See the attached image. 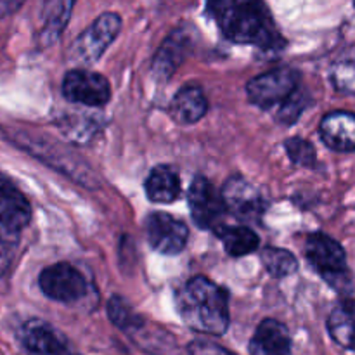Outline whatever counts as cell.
<instances>
[{
    "mask_svg": "<svg viewBox=\"0 0 355 355\" xmlns=\"http://www.w3.org/2000/svg\"><path fill=\"white\" fill-rule=\"evenodd\" d=\"M177 307L191 329L220 336L229 328V295L203 276L187 281L177 293Z\"/></svg>",
    "mask_w": 355,
    "mask_h": 355,
    "instance_id": "1",
    "label": "cell"
},
{
    "mask_svg": "<svg viewBox=\"0 0 355 355\" xmlns=\"http://www.w3.org/2000/svg\"><path fill=\"white\" fill-rule=\"evenodd\" d=\"M225 37L234 44L274 49L281 37L262 0H234L218 19Z\"/></svg>",
    "mask_w": 355,
    "mask_h": 355,
    "instance_id": "2",
    "label": "cell"
},
{
    "mask_svg": "<svg viewBox=\"0 0 355 355\" xmlns=\"http://www.w3.org/2000/svg\"><path fill=\"white\" fill-rule=\"evenodd\" d=\"M31 207L24 194L0 175V277L12 267L21 232L30 224Z\"/></svg>",
    "mask_w": 355,
    "mask_h": 355,
    "instance_id": "3",
    "label": "cell"
},
{
    "mask_svg": "<svg viewBox=\"0 0 355 355\" xmlns=\"http://www.w3.org/2000/svg\"><path fill=\"white\" fill-rule=\"evenodd\" d=\"M298 80H300V75L293 68L270 69L250 80L246 85V94L255 106L270 110L276 104L286 103L297 92Z\"/></svg>",
    "mask_w": 355,
    "mask_h": 355,
    "instance_id": "4",
    "label": "cell"
},
{
    "mask_svg": "<svg viewBox=\"0 0 355 355\" xmlns=\"http://www.w3.org/2000/svg\"><path fill=\"white\" fill-rule=\"evenodd\" d=\"M121 30V19L114 12H104L80 35L73 44V58L75 61L90 64L96 62L106 52L118 37Z\"/></svg>",
    "mask_w": 355,
    "mask_h": 355,
    "instance_id": "5",
    "label": "cell"
},
{
    "mask_svg": "<svg viewBox=\"0 0 355 355\" xmlns=\"http://www.w3.org/2000/svg\"><path fill=\"white\" fill-rule=\"evenodd\" d=\"M40 290L47 298L61 304H73L85 297L87 281L76 267L59 262L45 267L38 277Z\"/></svg>",
    "mask_w": 355,
    "mask_h": 355,
    "instance_id": "6",
    "label": "cell"
},
{
    "mask_svg": "<svg viewBox=\"0 0 355 355\" xmlns=\"http://www.w3.org/2000/svg\"><path fill=\"white\" fill-rule=\"evenodd\" d=\"M62 94L69 103L99 107L110 101L111 87L103 75L89 69H71L62 80Z\"/></svg>",
    "mask_w": 355,
    "mask_h": 355,
    "instance_id": "7",
    "label": "cell"
},
{
    "mask_svg": "<svg viewBox=\"0 0 355 355\" xmlns=\"http://www.w3.org/2000/svg\"><path fill=\"white\" fill-rule=\"evenodd\" d=\"M189 210L193 220L201 229H217L220 227V218L227 211L220 191L214 187L210 180L205 177H196L189 187L187 194Z\"/></svg>",
    "mask_w": 355,
    "mask_h": 355,
    "instance_id": "8",
    "label": "cell"
},
{
    "mask_svg": "<svg viewBox=\"0 0 355 355\" xmlns=\"http://www.w3.org/2000/svg\"><path fill=\"white\" fill-rule=\"evenodd\" d=\"M146 236L155 252L162 255H177L186 246L189 229L182 220H177L165 211H155L146 222Z\"/></svg>",
    "mask_w": 355,
    "mask_h": 355,
    "instance_id": "9",
    "label": "cell"
},
{
    "mask_svg": "<svg viewBox=\"0 0 355 355\" xmlns=\"http://www.w3.org/2000/svg\"><path fill=\"white\" fill-rule=\"evenodd\" d=\"M305 255L311 266L331 283L347 270V257L338 241L322 232L311 234L305 241Z\"/></svg>",
    "mask_w": 355,
    "mask_h": 355,
    "instance_id": "10",
    "label": "cell"
},
{
    "mask_svg": "<svg viewBox=\"0 0 355 355\" xmlns=\"http://www.w3.org/2000/svg\"><path fill=\"white\" fill-rule=\"evenodd\" d=\"M222 198L227 211L239 220H255L263 211V200L259 191L243 177H231L222 187Z\"/></svg>",
    "mask_w": 355,
    "mask_h": 355,
    "instance_id": "11",
    "label": "cell"
},
{
    "mask_svg": "<svg viewBox=\"0 0 355 355\" xmlns=\"http://www.w3.org/2000/svg\"><path fill=\"white\" fill-rule=\"evenodd\" d=\"M23 345L28 355H76L61 333L40 319L23 326Z\"/></svg>",
    "mask_w": 355,
    "mask_h": 355,
    "instance_id": "12",
    "label": "cell"
},
{
    "mask_svg": "<svg viewBox=\"0 0 355 355\" xmlns=\"http://www.w3.org/2000/svg\"><path fill=\"white\" fill-rule=\"evenodd\" d=\"M191 38L184 30H175L166 37L153 59V75L158 80H166L182 64L189 51Z\"/></svg>",
    "mask_w": 355,
    "mask_h": 355,
    "instance_id": "13",
    "label": "cell"
},
{
    "mask_svg": "<svg viewBox=\"0 0 355 355\" xmlns=\"http://www.w3.org/2000/svg\"><path fill=\"white\" fill-rule=\"evenodd\" d=\"M321 139L335 151H355V114L333 111L321 121Z\"/></svg>",
    "mask_w": 355,
    "mask_h": 355,
    "instance_id": "14",
    "label": "cell"
},
{
    "mask_svg": "<svg viewBox=\"0 0 355 355\" xmlns=\"http://www.w3.org/2000/svg\"><path fill=\"white\" fill-rule=\"evenodd\" d=\"M252 355H291V336L286 326L274 319L260 322L250 342Z\"/></svg>",
    "mask_w": 355,
    "mask_h": 355,
    "instance_id": "15",
    "label": "cell"
},
{
    "mask_svg": "<svg viewBox=\"0 0 355 355\" xmlns=\"http://www.w3.org/2000/svg\"><path fill=\"white\" fill-rule=\"evenodd\" d=\"M75 0H42L40 38L42 45H51L61 37L71 16Z\"/></svg>",
    "mask_w": 355,
    "mask_h": 355,
    "instance_id": "16",
    "label": "cell"
},
{
    "mask_svg": "<svg viewBox=\"0 0 355 355\" xmlns=\"http://www.w3.org/2000/svg\"><path fill=\"white\" fill-rule=\"evenodd\" d=\"M207 97L198 85L182 87L170 104V114L180 125L196 123L207 114Z\"/></svg>",
    "mask_w": 355,
    "mask_h": 355,
    "instance_id": "17",
    "label": "cell"
},
{
    "mask_svg": "<svg viewBox=\"0 0 355 355\" xmlns=\"http://www.w3.org/2000/svg\"><path fill=\"white\" fill-rule=\"evenodd\" d=\"M146 194L153 203H172L180 194V180L168 165H158L146 179Z\"/></svg>",
    "mask_w": 355,
    "mask_h": 355,
    "instance_id": "18",
    "label": "cell"
},
{
    "mask_svg": "<svg viewBox=\"0 0 355 355\" xmlns=\"http://www.w3.org/2000/svg\"><path fill=\"white\" fill-rule=\"evenodd\" d=\"M218 238L222 239L225 246V252L231 257H243L253 253L260 246V239L252 229L243 227V225H220L215 229Z\"/></svg>",
    "mask_w": 355,
    "mask_h": 355,
    "instance_id": "19",
    "label": "cell"
},
{
    "mask_svg": "<svg viewBox=\"0 0 355 355\" xmlns=\"http://www.w3.org/2000/svg\"><path fill=\"white\" fill-rule=\"evenodd\" d=\"M329 335L338 345L355 350V305L343 304L328 319Z\"/></svg>",
    "mask_w": 355,
    "mask_h": 355,
    "instance_id": "20",
    "label": "cell"
},
{
    "mask_svg": "<svg viewBox=\"0 0 355 355\" xmlns=\"http://www.w3.org/2000/svg\"><path fill=\"white\" fill-rule=\"evenodd\" d=\"M262 263L272 277L291 276L298 269V260L295 259L293 253L283 248H272V246L262 250Z\"/></svg>",
    "mask_w": 355,
    "mask_h": 355,
    "instance_id": "21",
    "label": "cell"
},
{
    "mask_svg": "<svg viewBox=\"0 0 355 355\" xmlns=\"http://www.w3.org/2000/svg\"><path fill=\"white\" fill-rule=\"evenodd\" d=\"M107 315L113 321V324H116L118 328L123 329V331H130L135 329L137 326H141V318L132 311L130 305L120 297H113L107 304Z\"/></svg>",
    "mask_w": 355,
    "mask_h": 355,
    "instance_id": "22",
    "label": "cell"
},
{
    "mask_svg": "<svg viewBox=\"0 0 355 355\" xmlns=\"http://www.w3.org/2000/svg\"><path fill=\"white\" fill-rule=\"evenodd\" d=\"M331 82L340 92L355 96V59L336 62L331 69Z\"/></svg>",
    "mask_w": 355,
    "mask_h": 355,
    "instance_id": "23",
    "label": "cell"
},
{
    "mask_svg": "<svg viewBox=\"0 0 355 355\" xmlns=\"http://www.w3.org/2000/svg\"><path fill=\"white\" fill-rule=\"evenodd\" d=\"M284 148H286L288 156H290V159L295 163V165L307 166V168L314 166L315 151L309 141H304V139L300 137H295L284 142Z\"/></svg>",
    "mask_w": 355,
    "mask_h": 355,
    "instance_id": "24",
    "label": "cell"
},
{
    "mask_svg": "<svg viewBox=\"0 0 355 355\" xmlns=\"http://www.w3.org/2000/svg\"><path fill=\"white\" fill-rule=\"evenodd\" d=\"M189 354L191 355H234L229 352L227 349H224V347L217 345V343L201 342V340L191 343Z\"/></svg>",
    "mask_w": 355,
    "mask_h": 355,
    "instance_id": "25",
    "label": "cell"
},
{
    "mask_svg": "<svg viewBox=\"0 0 355 355\" xmlns=\"http://www.w3.org/2000/svg\"><path fill=\"white\" fill-rule=\"evenodd\" d=\"M232 2H234V0H207V10L218 21L224 16L225 10L231 7Z\"/></svg>",
    "mask_w": 355,
    "mask_h": 355,
    "instance_id": "26",
    "label": "cell"
},
{
    "mask_svg": "<svg viewBox=\"0 0 355 355\" xmlns=\"http://www.w3.org/2000/svg\"><path fill=\"white\" fill-rule=\"evenodd\" d=\"M26 0H0V19L16 12Z\"/></svg>",
    "mask_w": 355,
    "mask_h": 355,
    "instance_id": "27",
    "label": "cell"
},
{
    "mask_svg": "<svg viewBox=\"0 0 355 355\" xmlns=\"http://www.w3.org/2000/svg\"><path fill=\"white\" fill-rule=\"evenodd\" d=\"M354 2H355V0H354Z\"/></svg>",
    "mask_w": 355,
    "mask_h": 355,
    "instance_id": "28",
    "label": "cell"
}]
</instances>
